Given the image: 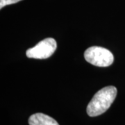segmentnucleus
Wrapping results in <instances>:
<instances>
[{
  "label": "nucleus",
  "instance_id": "3",
  "mask_svg": "<svg viewBox=\"0 0 125 125\" xmlns=\"http://www.w3.org/2000/svg\"><path fill=\"white\" fill-rule=\"evenodd\" d=\"M57 44L54 38H48L39 42L36 46L29 49L26 52L28 58L45 59L49 58L54 54Z\"/></svg>",
  "mask_w": 125,
  "mask_h": 125
},
{
  "label": "nucleus",
  "instance_id": "2",
  "mask_svg": "<svg viewBox=\"0 0 125 125\" xmlns=\"http://www.w3.org/2000/svg\"><path fill=\"white\" fill-rule=\"evenodd\" d=\"M84 58L86 61L97 67H108L114 61V56L109 50L98 46L86 49Z\"/></svg>",
  "mask_w": 125,
  "mask_h": 125
},
{
  "label": "nucleus",
  "instance_id": "1",
  "mask_svg": "<svg viewBox=\"0 0 125 125\" xmlns=\"http://www.w3.org/2000/svg\"><path fill=\"white\" fill-rule=\"evenodd\" d=\"M117 93V88L113 85L106 86L99 90L87 106L88 115L96 117L105 113L114 102Z\"/></svg>",
  "mask_w": 125,
  "mask_h": 125
},
{
  "label": "nucleus",
  "instance_id": "5",
  "mask_svg": "<svg viewBox=\"0 0 125 125\" xmlns=\"http://www.w3.org/2000/svg\"><path fill=\"white\" fill-rule=\"evenodd\" d=\"M22 0H0V9H1L7 5H10L18 3Z\"/></svg>",
  "mask_w": 125,
  "mask_h": 125
},
{
  "label": "nucleus",
  "instance_id": "4",
  "mask_svg": "<svg viewBox=\"0 0 125 125\" xmlns=\"http://www.w3.org/2000/svg\"><path fill=\"white\" fill-rule=\"evenodd\" d=\"M29 125H59L54 118L43 113L33 114L29 119Z\"/></svg>",
  "mask_w": 125,
  "mask_h": 125
}]
</instances>
